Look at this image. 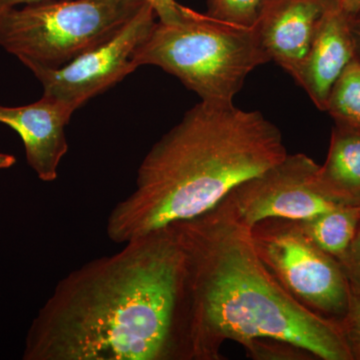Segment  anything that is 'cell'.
<instances>
[{
	"label": "cell",
	"instance_id": "12",
	"mask_svg": "<svg viewBox=\"0 0 360 360\" xmlns=\"http://www.w3.org/2000/svg\"><path fill=\"white\" fill-rule=\"evenodd\" d=\"M319 175L324 191L336 203L360 205L359 129L335 125Z\"/></svg>",
	"mask_w": 360,
	"mask_h": 360
},
{
	"label": "cell",
	"instance_id": "1",
	"mask_svg": "<svg viewBox=\"0 0 360 360\" xmlns=\"http://www.w3.org/2000/svg\"><path fill=\"white\" fill-rule=\"evenodd\" d=\"M184 277L172 225L90 260L56 284L30 324L22 359H181Z\"/></svg>",
	"mask_w": 360,
	"mask_h": 360
},
{
	"label": "cell",
	"instance_id": "14",
	"mask_svg": "<svg viewBox=\"0 0 360 360\" xmlns=\"http://www.w3.org/2000/svg\"><path fill=\"white\" fill-rule=\"evenodd\" d=\"M335 124L360 130V63L354 60L347 66L333 84L326 110Z\"/></svg>",
	"mask_w": 360,
	"mask_h": 360
},
{
	"label": "cell",
	"instance_id": "8",
	"mask_svg": "<svg viewBox=\"0 0 360 360\" xmlns=\"http://www.w3.org/2000/svg\"><path fill=\"white\" fill-rule=\"evenodd\" d=\"M158 22L153 7L143 1L129 20L108 39L60 68L26 66L44 86V96L75 110L136 70L132 56Z\"/></svg>",
	"mask_w": 360,
	"mask_h": 360
},
{
	"label": "cell",
	"instance_id": "7",
	"mask_svg": "<svg viewBox=\"0 0 360 360\" xmlns=\"http://www.w3.org/2000/svg\"><path fill=\"white\" fill-rule=\"evenodd\" d=\"M319 167L309 156L288 155L236 186L217 207L252 229L269 219L302 222L340 206L324 191Z\"/></svg>",
	"mask_w": 360,
	"mask_h": 360
},
{
	"label": "cell",
	"instance_id": "5",
	"mask_svg": "<svg viewBox=\"0 0 360 360\" xmlns=\"http://www.w3.org/2000/svg\"><path fill=\"white\" fill-rule=\"evenodd\" d=\"M143 0H46L0 13V47L56 68L110 37Z\"/></svg>",
	"mask_w": 360,
	"mask_h": 360
},
{
	"label": "cell",
	"instance_id": "16",
	"mask_svg": "<svg viewBox=\"0 0 360 360\" xmlns=\"http://www.w3.org/2000/svg\"><path fill=\"white\" fill-rule=\"evenodd\" d=\"M340 324L354 360H360V291L352 290L349 307Z\"/></svg>",
	"mask_w": 360,
	"mask_h": 360
},
{
	"label": "cell",
	"instance_id": "18",
	"mask_svg": "<svg viewBox=\"0 0 360 360\" xmlns=\"http://www.w3.org/2000/svg\"><path fill=\"white\" fill-rule=\"evenodd\" d=\"M155 9L161 22H174L181 20L186 6H180L175 0H143Z\"/></svg>",
	"mask_w": 360,
	"mask_h": 360
},
{
	"label": "cell",
	"instance_id": "6",
	"mask_svg": "<svg viewBox=\"0 0 360 360\" xmlns=\"http://www.w3.org/2000/svg\"><path fill=\"white\" fill-rule=\"evenodd\" d=\"M251 232L260 257L288 292L309 309L340 323L352 290L340 262L315 245L300 222L265 220Z\"/></svg>",
	"mask_w": 360,
	"mask_h": 360
},
{
	"label": "cell",
	"instance_id": "4",
	"mask_svg": "<svg viewBox=\"0 0 360 360\" xmlns=\"http://www.w3.org/2000/svg\"><path fill=\"white\" fill-rule=\"evenodd\" d=\"M132 61L136 68L158 66L201 101L231 103L251 71L270 58L252 28L227 25L186 7L181 20H158Z\"/></svg>",
	"mask_w": 360,
	"mask_h": 360
},
{
	"label": "cell",
	"instance_id": "10",
	"mask_svg": "<svg viewBox=\"0 0 360 360\" xmlns=\"http://www.w3.org/2000/svg\"><path fill=\"white\" fill-rule=\"evenodd\" d=\"M75 111L44 94L27 105H0V123L20 135L28 165L42 181L58 179L59 165L68 150L65 127Z\"/></svg>",
	"mask_w": 360,
	"mask_h": 360
},
{
	"label": "cell",
	"instance_id": "11",
	"mask_svg": "<svg viewBox=\"0 0 360 360\" xmlns=\"http://www.w3.org/2000/svg\"><path fill=\"white\" fill-rule=\"evenodd\" d=\"M354 59L350 16L333 0L319 20L295 82L319 110L326 111L333 84Z\"/></svg>",
	"mask_w": 360,
	"mask_h": 360
},
{
	"label": "cell",
	"instance_id": "23",
	"mask_svg": "<svg viewBox=\"0 0 360 360\" xmlns=\"http://www.w3.org/2000/svg\"><path fill=\"white\" fill-rule=\"evenodd\" d=\"M357 16H359V15H357Z\"/></svg>",
	"mask_w": 360,
	"mask_h": 360
},
{
	"label": "cell",
	"instance_id": "22",
	"mask_svg": "<svg viewBox=\"0 0 360 360\" xmlns=\"http://www.w3.org/2000/svg\"><path fill=\"white\" fill-rule=\"evenodd\" d=\"M16 158L7 153H0V169H6L15 165Z\"/></svg>",
	"mask_w": 360,
	"mask_h": 360
},
{
	"label": "cell",
	"instance_id": "19",
	"mask_svg": "<svg viewBox=\"0 0 360 360\" xmlns=\"http://www.w3.org/2000/svg\"><path fill=\"white\" fill-rule=\"evenodd\" d=\"M350 33L354 44V59L360 63V15L350 16Z\"/></svg>",
	"mask_w": 360,
	"mask_h": 360
},
{
	"label": "cell",
	"instance_id": "3",
	"mask_svg": "<svg viewBox=\"0 0 360 360\" xmlns=\"http://www.w3.org/2000/svg\"><path fill=\"white\" fill-rule=\"evenodd\" d=\"M288 155L281 130L259 111L201 101L144 158L134 193L108 217V238L125 245L205 214Z\"/></svg>",
	"mask_w": 360,
	"mask_h": 360
},
{
	"label": "cell",
	"instance_id": "21",
	"mask_svg": "<svg viewBox=\"0 0 360 360\" xmlns=\"http://www.w3.org/2000/svg\"><path fill=\"white\" fill-rule=\"evenodd\" d=\"M46 1V0H0V13L16 8L27 4H37V2Z\"/></svg>",
	"mask_w": 360,
	"mask_h": 360
},
{
	"label": "cell",
	"instance_id": "2",
	"mask_svg": "<svg viewBox=\"0 0 360 360\" xmlns=\"http://www.w3.org/2000/svg\"><path fill=\"white\" fill-rule=\"evenodd\" d=\"M186 255L181 359H217L222 343H284L323 360H354L340 322L305 307L260 257L251 229L215 206L172 224Z\"/></svg>",
	"mask_w": 360,
	"mask_h": 360
},
{
	"label": "cell",
	"instance_id": "9",
	"mask_svg": "<svg viewBox=\"0 0 360 360\" xmlns=\"http://www.w3.org/2000/svg\"><path fill=\"white\" fill-rule=\"evenodd\" d=\"M333 0H262L252 30L270 61L293 79L314 39L321 16Z\"/></svg>",
	"mask_w": 360,
	"mask_h": 360
},
{
	"label": "cell",
	"instance_id": "13",
	"mask_svg": "<svg viewBox=\"0 0 360 360\" xmlns=\"http://www.w3.org/2000/svg\"><path fill=\"white\" fill-rule=\"evenodd\" d=\"M360 222V205H340L300 222L307 236L340 265L347 257Z\"/></svg>",
	"mask_w": 360,
	"mask_h": 360
},
{
	"label": "cell",
	"instance_id": "15",
	"mask_svg": "<svg viewBox=\"0 0 360 360\" xmlns=\"http://www.w3.org/2000/svg\"><path fill=\"white\" fill-rule=\"evenodd\" d=\"M262 0H206L213 20L241 28H252Z\"/></svg>",
	"mask_w": 360,
	"mask_h": 360
},
{
	"label": "cell",
	"instance_id": "17",
	"mask_svg": "<svg viewBox=\"0 0 360 360\" xmlns=\"http://www.w3.org/2000/svg\"><path fill=\"white\" fill-rule=\"evenodd\" d=\"M352 290L360 291V222L347 257L341 264Z\"/></svg>",
	"mask_w": 360,
	"mask_h": 360
},
{
	"label": "cell",
	"instance_id": "20",
	"mask_svg": "<svg viewBox=\"0 0 360 360\" xmlns=\"http://www.w3.org/2000/svg\"><path fill=\"white\" fill-rule=\"evenodd\" d=\"M336 1L342 11L352 18L360 15V0H336Z\"/></svg>",
	"mask_w": 360,
	"mask_h": 360
}]
</instances>
